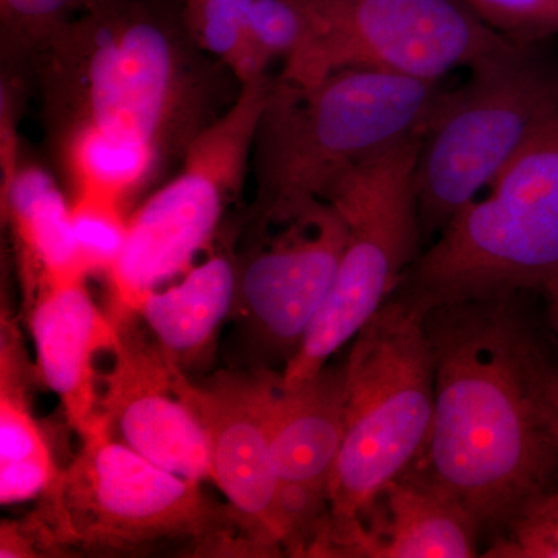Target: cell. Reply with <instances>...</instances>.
I'll list each match as a JSON object with an SVG mask.
<instances>
[{
	"label": "cell",
	"mask_w": 558,
	"mask_h": 558,
	"mask_svg": "<svg viewBox=\"0 0 558 558\" xmlns=\"http://www.w3.org/2000/svg\"><path fill=\"white\" fill-rule=\"evenodd\" d=\"M306 47L279 78L300 86L344 69L438 81L520 43L492 31L461 0H296Z\"/></svg>",
	"instance_id": "cell-9"
},
{
	"label": "cell",
	"mask_w": 558,
	"mask_h": 558,
	"mask_svg": "<svg viewBox=\"0 0 558 558\" xmlns=\"http://www.w3.org/2000/svg\"><path fill=\"white\" fill-rule=\"evenodd\" d=\"M343 444L329 519L315 550L413 465L435 413V368L424 318L389 299L354 337L347 360Z\"/></svg>",
	"instance_id": "cell-5"
},
{
	"label": "cell",
	"mask_w": 558,
	"mask_h": 558,
	"mask_svg": "<svg viewBox=\"0 0 558 558\" xmlns=\"http://www.w3.org/2000/svg\"><path fill=\"white\" fill-rule=\"evenodd\" d=\"M421 138L414 135L363 161L326 193L347 220V247L310 333L279 374V387H295L325 368L381 310L421 255Z\"/></svg>",
	"instance_id": "cell-7"
},
{
	"label": "cell",
	"mask_w": 558,
	"mask_h": 558,
	"mask_svg": "<svg viewBox=\"0 0 558 558\" xmlns=\"http://www.w3.org/2000/svg\"><path fill=\"white\" fill-rule=\"evenodd\" d=\"M124 207L110 202L76 196L72 204L73 233L80 259L87 274L108 271L126 240Z\"/></svg>",
	"instance_id": "cell-21"
},
{
	"label": "cell",
	"mask_w": 558,
	"mask_h": 558,
	"mask_svg": "<svg viewBox=\"0 0 558 558\" xmlns=\"http://www.w3.org/2000/svg\"><path fill=\"white\" fill-rule=\"evenodd\" d=\"M548 399L550 409L558 414V368H554L553 374H550Z\"/></svg>",
	"instance_id": "cell-28"
},
{
	"label": "cell",
	"mask_w": 558,
	"mask_h": 558,
	"mask_svg": "<svg viewBox=\"0 0 558 558\" xmlns=\"http://www.w3.org/2000/svg\"><path fill=\"white\" fill-rule=\"evenodd\" d=\"M271 87L270 76L242 84L231 108L191 143L179 175L131 216L126 240L108 275L113 325L138 318L143 300L191 269L241 189Z\"/></svg>",
	"instance_id": "cell-8"
},
{
	"label": "cell",
	"mask_w": 558,
	"mask_h": 558,
	"mask_svg": "<svg viewBox=\"0 0 558 558\" xmlns=\"http://www.w3.org/2000/svg\"><path fill=\"white\" fill-rule=\"evenodd\" d=\"M84 279L43 282L28 299V326L40 379L60 398L78 438L101 416L95 359L112 352L119 340L117 326L94 303Z\"/></svg>",
	"instance_id": "cell-16"
},
{
	"label": "cell",
	"mask_w": 558,
	"mask_h": 558,
	"mask_svg": "<svg viewBox=\"0 0 558 558\" xmlns=\"http://www.w3.org/2000/svg\"><path fill=\"white\" fill-rule=\"evenodd\" d=\"M492 31L520 44L558 35V0H461Z\"/></svg>",
	"instance_id": "cell-24"
},
{
	"label": "cell",
	"mask_w": 558,
	"mask_h": 558,
	"mask_svg": "<svg viewBox=\"0 0 558 558\" xmlns=\"http://www.w3.org/2000/svg\"><path fill=\"white\" fill-rule=\"evenodd\" d=\"M94 0H0L2 24L22 44L44 43L61 35L76 11L89 10Z\"/></svg>",
	"instance_id": "cell-25"
},
{
	"label": "cell",
	"mask_w": 558,
	"mask_h": 558,
	"mask_svg": "<svg viewBox=\"0 0 558 558\" xmlns=\"http://www.w3.org/2000/svg\"><path fill=\"white\" fill-rule=\"evenodd\" d=\"M157 146L90 123H81L69 142V167L76 196L121 205L149 178Z\"/></svg>",
	"instance_id": "cell-19"
},
{
	"label": "cell",
	"mask_w": 558,
	"mask_h": 558,
	"mask_svg": "<svg viewBox=\"0 0 558 558\" xmlns=\"http://www.w3.org/2000/svg\"><path fill=\"white\" fill-rule=\"evenodd\" d=\"M549 421H550V429H553V435H554V438H556V442L558 446V414L554 413L553 409H550Z\"/></svg>",
	"instance_id": "cell-29"
},
{
	"label": "cell",
	"mask_w": 558,
	"mask_h": 558,
	"mask_svg": "<svg viewBox=\"0 0 558 558\" xmlns=\"http://www.w3.org/2000/svg\"><path fill=\"white\" fill-rule=\"evenodd\" d=\"M236 292L238 264L219 253L191 267L178 284L150 292L137 317L165 357L191 376L215 359L219 332L233 314Z\"/></svg>",
	"instance_id": "cell-17"
},
{
	"label": "cell",
	"mask_w": 558,
	"mask_h": 558,
	"mask_svg": "<svg viewBox=\"0 0 558 558\" xmlns=\"http://www.w3.org/2000/svg\"><path fill=\"white\" fill-rule=\"evenodd\" d=\"M185 2H189V0H185Z\"/></svg>",
	"instance_id": "cell-30"
},
{
	"label": "cell",
	"mask_w": 558,
	"mask_h": 558,
	"mask_svg": "<svg viewBox=\"0 0 558 558\" xmlns=\"http://www.w3.org/2000/svg\"><path fill=\"white\" fill-rule=\"evenodd\" d=\"M344 407V362L328 363L295 387L278 389L271 411V457L286 556L311 557L328 523Z\"/></svg>",
	"instance_id": "cell-13"
},
{
	"label": "cell",
	"mask_w": 558,
	"mask_h": 558,
	"mask_svg": "<svg viewBox=\"0 0 558 558\" xmlns=\"http://www.w3.org/2000/svg\"><path fill=\"white\" fill-rule=\"evenodd\" d=\"M112 366L101 380V414L113 438L185 478L211 481L207 436L178 385V369L138 318L116 325Z\"/></svg>",
	"instance_id": "cell-14"
},
{
	"label": "cell",
	"mask_w": 558,
	"mask_h": 558,
	"mask_svg": "<svg viewBox=\"0 0 558 558\" xmlns=\"http://www.w3.org/2000/svg\"><path fill=\"white\" fill-rule=\"evenodd\" d=\"M40 543L38 535L33 531L28 520L3 521L2 529H0V557L14 558V557H36L38 556Z\"/></svg>",
	"instance_id": "cell-26"
},
{
	"label": "cell",
	"mask_w": 558,
	"mask_h": 558,
	"mask_svg": "<svg viewBox=\"0 0 558 558\" xmlns=\"http://www.w3.org/2000/svg\"><path fill=\"white\" fill-rule=\"evenodd\" d=\"M480 539L475 521L457 499L407 470L329 535L314 557L472 558Z\"/></svg>",
	"instance_id": "cell-15"
},
{
	"label": "cell",
	"mask_w": 558,
	"mask_h": 558,
	"mask_svg": "<svg viewBox=\"0 0 558 558\" xmlns=\"http://www.w3.org/2000/svg\"><path fill=\"white\" fill-rule=\"evenodd\" d=\"M558 109V62L532 44L484 61L444 92L421 138L416 193L422 241L439 234Z\"/></svg>",
	"instance_id": "cell-6"
},
{
	"label": "cell",
	"mask_w": 558,
	"mask_h": 558,
	"mask_svg": "<svg viewBox=\"0 0 558 558\" xmlns=\"http://www.w3.org/2000/svg\"><path fill=\"white\" fill-rule=\"evenodd\" d=\"M76 25L94 50L83 123L157 146L178 95L170 33L130 0H94Z\"/></svg>",
	"instance_id": "cell-12"
},
{
	"label": "cell",
	"mask_w": 558,
	"mask_h": 558,
	"mask_svg": "<svg viewBox=\"0 0 558 558\" xmlns=\"http://www.w3.org/2000/svg\"><path fill=\"white\" fill-rule=\"evenodd\" d=\"M542 292L545 293L546 300H548L550 323H553V328L558 336V277L546 284Z\"/></svg>",
	"instance_id": "cell-27"
},
{
	"label": "cell",
	"mask_w": 558,
	"mask_h": 558,
	"mask_svg": "<svg viewBox=\"0 0 558 558\" xmlns=\"http://www.w3.org/2000/svg\"><path fill=\"white\" fill-rule=\"evenodd\" d=\"M3 207L32 264L31 295L54 279L86 278L73 233L72 205L38 167L14 168L3 186Z\"/></svg>",
	"instance_id": "cell-18"
},
{
	"label": "cell",
	"mask_w": 558,
	"mask_h": 558,
	"mask_svg": "<svg viewBox=\"0 0 558 558\" xmlns=\"http://www.w3.org/2000/svg\"><path fill=\"white\" fill-rule=\"evenodd\" d=\"M250 21L256 46L267 60L281 58L282 69L299 60L310 28L296 0H253Z\"/></svg>",
	"instance_id": "cell-23"
},
{
	"label": "cell",
	"mask_w": 558,
	"mask_h": 558,
	"mask_svg": "<svg viewBox=\"0 0 558 558\" xmlns=\"http://www.w3.org/2000/svg\"><path fill=\"white\" fill-rule=\"evenodd\" d=\"M515 299L462 301L424 315L435 413L409 470L457 499L487 545L527 502L558 487L554 366Z\"/></svg>",
	"instance_id": "cell-1"
},
{
	"label": "cell",
	"mask_w": 558,
	"mask_h": 558,
	"mask_svg": "<svg viewBox=\"0 0 558 558\" xmlns=\"http://www.w3.org/2000/svg\"><path fill=\"white\" fill-rule=\"evenodd\" d=\"M69 468L28 519L43 549L131 550L189 539L204 553H245L229 506L213 502L199 481L160 468L113 438L102 414Z\"/></svg>",
	"instance_id": "cell-4"
},
{
	"label": "cell",
	"mask_w": 558,
	"mask_h": 558,
	"mask_svg": "<svg viewBox=\"0 0 558 558\" xmlns=\"http://www.w3.org/2000/svg\"><path fill=\"white\" fill-rule=\"evenodd\" d=\"M253 0H189L186 13L202 47L216 54L242 84L266 76L270 61L253 36Z\"/></svg>",
	"instance_id": "cell-20"
},
{
	"label": "cell",
	"mask_w": 558,
	"mask_h": 558,
	"mask_svg": "<svg viewBox=\"0 0 558 558\" xmlns=\"http://www.w3.org/2000/svg\"><path fill=\"white\" fill-rule=\"evenodd\" d=\"M558 277V109L484 197L465 205L389 299L424 318L462 301L543 290Z\"/></svg>",
	"instance_id": "cell-3"
},
{
	"label": "cell",
	"mask_w": 558,
	"mask_h": 558,
	"mask_svg": "<svg viewBox=\"0 0 558 558\" xmlns=\"http://www.w3.org/2000/svg\"><path fill=\"white\" fill-rule=\"evenodd\" d=\"M486 558H558V487L532 499L499 537Z\"/></svg>",
	"instance_id": "cell-22"
},
{
	"label": "cell",
	"mask_w": 558,
	"mask_h": 558,
	"mask_svg": "<svg viewBox=\"0 0 558 558\" xmlns=\"http://www.w3.org/2000/svg\"><path fill=\"white\" fill-rule=\"evenodd\" d=\"M442 90L368 69H344L311 86L271 81L252 149L258 230L325 199L341 175L422 134Z\"/></svg>",
	"instance_id": "cell-2"
},
{
	"label": "cell",
	"mask_w": 558,
	"mask_h": 558,
	"mask_svg": "<svg viewBox=\"0 0 558 558\" xmlns=\"http://www.w3.org/2000/svg\"><path fill=\"white\" fill-rule=\"evenodd\" d=\"M275 227L277 233L264 236L238 264L231 318L247 352L245 368L281 373L328 299L348 226L339 208L323 199Z\"/></svg>",
	"instance_id": "cell-10"
},
{
	"label": "cell",
	"mask_w": 558,
	"mask_h": 558,
	"mask_svg": "<svg viewBox=\"0 0 558 558\" xmlns=\"http://www.w3.org/2000/svg\"><path fill=\"white\" fill-rule=\"evenodd\" d=\"M279 374L244 366L193 379L178 369L180 392L207 436L211 481L227 499L248 557L286 556L271 457Z\"/></svg>",
	"instance_id": "cell-11"
}]
</instances>
